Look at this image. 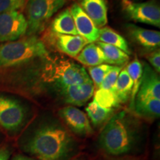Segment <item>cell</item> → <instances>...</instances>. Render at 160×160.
Returning <instances> with one entry per match:
<instances>
[{
	"label": "cell",
	"mask_w": 160,
	"mask_h": 160,
	"mask_svg": "<svg viewBox=\"0 0 160 160\" xmlns=\"http://www.w3.org/2000/svg\"><path fill=\"white\" fill-rule=\"evenodd\" d=\"M150 64L153 66L154 71L159 73L160 72V52L159 50H155L154 51L151 52L147 57Z\"/></svg>",
	"instance_id": "obj_28"
},
{
	"label": "cell",
	"mask_w": 160,
	"mask_h": 160,
	"mask_svg": "<svg viewBox=\"0 0 160 160\" xmlns=\"http://www.w3.org/2000/svg\"><path fill=\"white\" fill-rule=\"evenodd\" d=\"M76 58L80 63L88 68L102 65L105 62V57L102 51L94 42L88 44Z\"/></svg>",
	"instance_id": "obj_17"
},
{
	"label": "cell",
	"mask_w": 160,
	"mask_h": 160,
	"mask_svg": "<svg viewBox=\"0 0 160 160\" xmlns=\"http://www.w3.org/2000/svg\"><path fill=\"white\" fill-rule=\"evenodd\" d=\"M113 66L107 65V64H102V65L94 66V67L88 68L89 74L91 76L94 87L97 88L98 89L100 84L102 83L110 71L113 68Z\"/></svg>",
	"instance_id": "obj_25"
},
{
	"label": "cell",
	"mask_w": 160,
	"mask_h": 160,
	"mask_svg": "<svg viewBox=\"0 0 160 160\" xmlns=\"http://www.w3.org/2000/svg\"><path fill=\"white\" fill-rule=\"evenodd\" d=\"M58 113L68 127L76 134L88 137L93 133L88 117L79 109L73 106H67L60 109Z\"/></svg>",
	"instance_id": "obj_9"
},
{
	"label": "cell",
	"mask_w": 160,
	"mask_h": 160,
	"mask_svg": "<svg viewBox=\"0 0 160 160\" xmlns=\"http://www.w3.org/2000/svg\"><path fill=\"white\" fill-rule=\"evenodd\" d=\"M139 139L137 122L125 111L113 116L100 133L99 144L107 154L114 157L128 154L137 147Z\"/></svg>",
	"instance_id": "obj_2"
},
{
	"label": "cell",
	"mask_w": 160,
	"mask_h": 160,
	"mask_svg": "<svg viewBox=\"0 0 160 160\" xmlns=\"http://www.w3.org/2000/svg\"><path fill=\"white\" fill-rule=\"evenodd\" d=\"M122 9L128 19L155 27H160L159 5L154 1L134 2L131 0H122Z\"/></svg>",
	"instance_id": "obj_6"
},
{
	"label": "cell",
	"mask_w": 160,
	"mask_h": 160,
	"mask_svg": "<svg viewBox=\"0 0 160 160\" xmlns=\"http://www.w3.org/2000/svg\"><path fill=\"white\" fill-rule=\"evenodd\" d=\"M78 148L77 140L53 118L42 121L22 145L24 151L37 160H70Z\"/></svg>",
	"instance_id": "obj_1"
},
{
	"label": "cell",
	"mask_w": 160,
	"mask_h": 160,
	"mask_svg": "<svg viewBox=\"0 0 160 160\" xmlns=\"http://www.w3.org/2000/svg\"><path fill=\"white\" fill-rule=\"evenodd\" d=\"M67 0H29L25 8L27 35L42 31L48 20L62 8Z\"/></svg>",
	"instance_id": "obj_4"
},
{
	"label": "cell",
	"mask_w": 160,
	"mask_h": 160,
	"mask_svg": "<svg viewBox=\"0 0 160 160\" xmlns=\"http://www.w3.org/2000/svg\"><path fill=\"white\" fill-rule=\"evenodd\" d=\"M28 23L18 11L0 13V42L16 41L27 33Z\"/></svg>",
	"instance_id": "obj_8"
},
{
	"label": "cell",
	"mask_w": 160,
	"mask_h": 160,
	"mask_svg": "<svg viewBox=\"0 0 160 160\" xmlns=\"http://www.w3.org/2000/svg\"><path fill=\"white\" fill-rule=\"evenodd\" d=\"M122 71V67H119V66H113L107 76L100 84L99 87L98 89H105V90H109V91H113V87H114L116 82L119 76L120 71Z\"/></svg>",
	"instance_id": "obj_26"
},
{
	"label": "cell",
	"mask_w": 160,
	"mask_h": 160,
	"mask_svg": "<svg viewBox=\"0 0 160 160\" xmlns=\"http://www.w3.org/2000/svg\"><path fill=\"white\" fill-rule=\"evenodd\" d=\"M142 74L141 83L135 99H160V81L159 76L148 63H142Z\"/></svg>",
	"instance_id": "obj_10"
},
{
	"label": "cell",
	"mask_w": 160,
	"mask_h": 160,
	"mask_svg": "<svg viewBox=\"0 0 160 160\" xmlns=\"http://www.w3.org/2000/svg\"><path fill=\"white\" fill-rule=\"evenodd\" d=\"M126 28L132 41L144 49L155 51L159 48V31L142 28L134 25H128Z\"/></svg>",
	"instance_id": "obj_14"
},
{
	"label": "cell",
	"mask_w": 160,
	"mask_h": 160,
	"mask_svg": "<svg viewBox=\"0 0 160 160\" xmlns=\"http://www.w3.org/2000/svg\"><path fill=\"white\" fill-rule=\"evenodd\" d=\"M11 151L8 148L5 147L0 148V160H9Z\"/></svg>",
	"instance_id": "obj_29"
},
{
	"label": "cell",
	"mask_w": 160,
	"mask_h": 160,
	"mask_svg": "<svg viewBox=\"0 0 160 160\" xmlns=\"http://www.w3.org/2000/svg\"><path fill=\"white\" fill-rule=\"evenodd\" d=\"M98 42L115 46L128 55L131 54L128 43L125 38L109 27H103L99 30Z\"/></svg>",
	"instance_id": "obj_18"
},
{
	"label": "cell",
	"mask_w": 160,
	"mask_h": 160,
	"mask_svg": "<svg viewBox=\"0 0 160 160\" xmlns=\"http://www.w3.org/2000/svg\"><path fill=\"white\" fill-rule=\"evenodd\" d=\"M93 101L97 102L100 107L105 109H112L119 105L117 97L113 91L109 90L99 88L96 91Z\"/></svg>",
	"instance_id": "obj_24"
},
{
	"label": "cell",
	"mask_w": 160,
	"mask_h": 160,
	"mask_svg": "<svg viewBox=\"0 0 160 160\" xmlns=\"http://www.w3.org/2000/svg\"><path fill=\"white\" fill-rule=\"evenodd\" d=\"M28 111L19 100L0 93V125L10 132L21 129L27 119Z\"/></svg>",
	"instance_id": "obj_5"
},
{
	"label": "cell",
	"mask_w": 160,
	"mask_h": 160,
	"mask_svg": "<svg viewBox=\"0 0 160 160\" xmlns=\"http://www.w3.org/2000/svg\"><path fill=\"white\" fill-rule=\"evenodd\" d=\"M51 32L59 34L79 35L69 9L60 12L51 23Z\"/></svg>",
	"instance_id": "obj_16"
},
{
	"label": "cell",
	"mask_w": 160,
	"mask_h": 160,
	"mask_svg": "<svg viewBox=\"0 0 160 160\" xmlns=\"http://www.w3.org/2000/svg\"><path fill=\"white\" fill-rule=\"evenodd\" d=\"M51 79L60 88L82 84L91 79L85 68L70 61L59 62L52 69Z\"/></svg>",
	"instance_id": "obj_7"
},
{
	"label": "cell",
	"mask_w": 160,
	"mask_h": 160,
	"mask_svg": "<svg viewBox=\"0 0 160 160\" xmlns=\"http://www.w3.org/2000/svg\"><path fill=\"white\" fill-rule=\"evenodd\" d=\"M69 10L74 21L78 34L85 38L88 43L98 41L99 29L96 27L79 4L73 3Z\"/></svg>",
	"instance_id": "obj_11"
},
{
	"label": "cell",
	"mask_w": 160,
	"mask_h": 160,
	"mask_svg": "<svg viewBox=\"0 0 160 160\" xmlns=\"http://www.w3.org/2000/svg\"><path fill=\"white\" fill-rule=\"evenodd\" d=\"M45 43L36 35L0 44V68L22 65L37 59L48 57Z\"/></svg>",
	"instance_id": "obj_3"
},
{
	"label": "cell",
	"mask_w": 160,
	"mask_h": 160,
	"mask_svg": "<svg viewBox=\"0 0 160 160\" xmlns=\"http://www.w3.org/2000/svg\"><path fill=\"white\" fill-rule=\"evenodd\" d=\"M12 160H34V159H31V158L26 157V156H24V155H17L12 159Z\"/></svg>",
	"instance_id": "obj_30"
},
{
	"label": "cell",
	"mask_w": 160,
	"mask_h": 160,
	"mask_svg": "<svg viewBox=\"0 0 160 160\" xmlns=\"http://www.w3.org/2000/svg\"><path fill=\"white\" fill-rule=\"evenodd\" d=\"M70 160H87V159H86L85 157H79L75 158V159H70Z\"/></svg>",
	"instance_id": "obj_31"
},
{
	"label": "cell",
	"mask_w": 160,
	"mask_h": 160,
	"mask_svg": "<svg viewBox=\"0 0 160 160\" xmlns=\"http://www.w3.org/2000/svg\"><path fill=\"white\" fill-rule=\"evenodd\" d=\"M62 95L66 103L76 106H82L93 96L95 87L92 80L77 85L62 88Z\"/></svg>",
	"instance_id": "obj_12"
},
{
	"label": "cell",
	"mask_w": 160,
	"mask_h": 160,
	"mask_svg": "<svg viewBox=\"0 0 160 160\" xmlns=\"http://www.w3.org/2000/svg\"><path fill=\"white\" fill-rule=\"evenodd\" d=\"M125 69L128 73L130 77L131 78L132 82H133V88H132L131 95V105H130L131 109H133L136 96L137 94L140 83H141L142 74V65L141 62L136 57L135 59L127 66Z\"/></svg>",
	"instance_id": "obj_22"
},
{
	"label": "cell",
	"mask_w": 160,
	"mask_h": 160,
	"mask_svg": "<svg viewBox=\"0 0 160 160\" xmlns=\"http://www.w3.org/2000/svg\"><path fill=\"white\" fill-rule=\"evenodd\" d=\"M79 6L97 28L108 22V5L106 0H79Z\"/></svg>",
	"instance_id": "obj_15"
},
{
	"label": "cell",
	"mask_w": 160,
	"mask_h": 160,
	"mask_svg": "<svg viewBox=\"0 0 160 160\" xmlns=\"http://www.w3.org/2000/svg\"><path fill=\"white\" fill-rule=\"evenodd\" d=\"M105 57V62L112 66H122L125 65L129 60V55L115 46L105 44L101 42H97Z\"/></svg>",
	"instance_id": "obj_20"
},
{
	"label": "cell",
	"mask_w": 160,
	"mask_h": 160,
	"mask_svg": "<svg viewBox=\"0 0 160 160\" xmlns=\"http://www.w3.org/2000/svg\"><path fill=\"white\" fill-rule=\"evenodd\" d=\"M113 111V110L112 109H105L100 107L93 100L86 108L88 116L95 126H99L105 122L111 117Z\"/></svg>",
	"instance_id": "obj_23"
},
{
	"label": "cell",
	"mask_w": 160,
	"mask_h": 160,
	"mask_svg": "<svg viewBox=\"0 0 160 160\" xmlns=\"http://www.w3.org/2000/svg\"><path fill=\"white\" fill-rule=\"evenodd\" d=\"M25 5V0H0V13L18 11Z\"/></svg>",
	"instance_id": "obj_27"
},
{
	"label": "cell",
	"mask_w": 160,
	"mask_h": 160,
	"mask_svg": "<svg viewBox=\"0 0 160 160\" xmlns=\"http://www.w3.org/2000/svg\"><path fill=\"white\" fill-rule=\"evenodd\" d=\"M133 82L126 69L120 71L113 91L119 104L125 103L131 99Z\"/></svg>",
	"instance_id": "obj_19"
},
{
	"label": "cell",
	"mask_w": 160,
	"mask_h": 160,
	"mask_svg": "<svg viewBox=\"0 0 160 160\" xmlns=\"http://www.w3.org/2000/svg\"><path fill=\"white\" fill-rule=\"evenodd\" d=\"M50 39L57 50L71 57H77L88 44L85 38L79 35H66L52 33Z\"/></svg>",
	"instance_id": "obj_13"
},
{
	"label": "cell",
	"mask_w": 160,
	"mask_h": 160,
	"mask_svg": "<svg viewBox=\"0 0 160 160\" xmlns=\"http://www.w3.org/2000/svg\"><path fill=\"white\" fill-rule=\"evenodd\" d=\"M133 111L141 117L155 119L160 114V99H135Z\"/></svg>",
	"instance_id": "obj_21"
}]
</instances>
